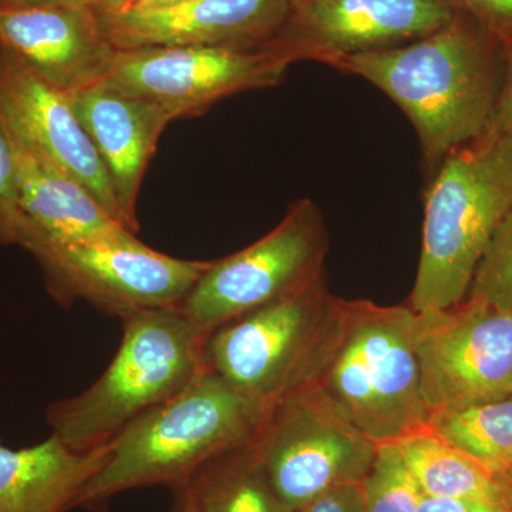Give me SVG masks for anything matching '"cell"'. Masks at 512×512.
I'll list each match as a JSON object with an SVG mask.
<instances>
[{
    "mask_svg": "<svg viewBox=\"0 0 512 512\" xmlns=\"http://www.w3.org/2000/svg\"><path fill=\"white\" fill-rule=\"evenodd\" d=\"M454 0H293L284 29L268 47L292 63L332 64L346 56L383 52L448 25Z\"/></svg>",
    "mask_w": 512,
    "mask_h": 512,
    "instance_id": "12",
    "label": "cell"
},
{
    "mask_svg": "<svg viewBox=\"0 0 512 512\" xmlns=\"http://www.w3.org/2000/svg\"><path fill=\"white\" fill-rule=\"evenodd\" d=\"M328 251L318 205L303 198L254 244L211 261L178 308L208 338L225 323L322 278Z\"/></svg>",
    "mask_w": 512,
    "mask_h": 512,
    "instance_id": "8",
    "label": "cell"
},
{
    "mask_svg": "<svg viewBox=\"0 0 512 512\" xmlns=\"http://www.w3.org/2000/svg\"><path fill=\"white\" fill-rule=\"evenodd\" d=\"M265 410L212 370L184 392L144 413L110 440V456L74 508L100 507L114 495L144 487L191 484L215 458L248 446Z\"/></svg>",
    "mask_w": 512,
    "mask_h": 512,
    "instance_id": "2",
    "label": "cell"
},
{
    "mask_svg": "<svg viewBox=\"0 0 512 512\" xmlns=\"http://www.w3.org/2000/svg\"><path fill=\"white\" fill-rule=\"evenodd\" d=\"M302 512H367L362 484L336 485L315 498Z\"/></svg>",
    "mask_w": 512,
    "mask_h": 512,
    "instance_id": "27",
    "label": "cell"
},
{
    "mask_svg": "<svg viewBox=\"0 0 512 512\" xmlns=\"http://www.w3.org/2000/svg\"><path fill=\"white\" fill-rule=\"evenodd\" d=\"M501 59H503V72H501L500 90L495 101L493 116L485 131L512 140V40L501 43Z\"/></svg>",
    "mask_w": 512,
    "mask_h": 512,
    "instance_id": "26",
    "label": "cell"
},
{
    "mask_svg": "<svg viewBox=\"0 0 512 512\" xmlns=\"http://www.w3.org/2000/svg\"><path fill=\"white\" fill-rule=\"evenodd\" d=\"M500 478L501 487H503L505 495V503L512 511V466Z\"/></svg>",
    "mask_w": 512,
    "mask_h": 512,
    "instance_id": "33",
    "label": "cell"
},
{
    "mask_svg": "<svg viewBox=\"0 0 512 512\" xmlns=\"http://www.w3.org/2000/svg\"><path fill=\"white\" fill-rule=\"evenodd\" d=\"M10 0H0V6L9 5Z\"/></svg>",
    "mask_w": 512,
    "mask_h": 512,
    "instance_id": "36",
    "label": "cell"
},
{
    "mask_svg": "<svg viewBox=\"0 0 512 512\" xmlns=\"http://www.w3.org/2000/svg\"><path fill=\"white\" fill-rule=\"evenodd\" d=\"M293 64L272 47H138L113 50L97 82L173 114L201 116L234 94L269 89Z\"/></svg>",
    "mask_w": 512,
    "mask_h": 512,
    "instance_id": "11",
    "label": "cell"
},
{
    "mask_svg": "<svg viewBox=\"0 0 512 512\" xmlns=\"http://www.w3.org/2000/svg\"><path fill=\"white\" fill-rule=\"evenodd\" d=\"M293 0H181L171 5L96 12L116 50L138 47H268L284 29Z\"/></svg>",
    "mask_w": 512,
    "mask_h": 512,
    "instance_id": "13",
    "label": "cell"
},
{
    "mask_svg": "<svg viewBox=\"0 0 512 512\" xmlns=\"http://www.w3.org/2000/svg\"><path fill=\"white\" fill-rule=\"evenodd\" d=\"M382 90L404 111L436 164L483 136L500 90L501 42L464 10L431 35L330 64Z\"/></svg>",
    "mask_w": 512,
    "mask_h": 512,
    "instance_id": "1",
    "label": "cell"
},
{
    "mask_svg": "<svg viewBox=\"0 0 512 512\" xmlns=\"http://www.w3.org/2000/svg\"><path fill=\"white\" fill-rule=\"evenodd\" d=\"M28 252L42 269L47 292L64 308L84 301L120 319L178 308L211 264L161 254L138 238L37 242Z\"/></svg>",
    "mask_w": 512,
    "mask_h": 512,
    "instance_id": "9",
    "label": "cell"
},
{
    "mask_svg": "<svg viewBox=\"0 0 512 512\" xmlns=\"http://www.w3.org/2000/svg\"><path fill=\"white\" fill-rule=\"evenodd\" d=\"M121 322L119 349L99 379L46 409L50 430L73 450L109 443L138 417L184 392L208 369L207 336L180 308L148 309Z\"/></svg>",
    "mask_w": 512,
    "mask_h": 512,
    "instance_id": "3",
    "label": "cell"
},
{
    "mask_svg": "<svg viewBox=\"0 0 512 512\" xmlns=\"http://www.w3.org/2000/svg\"><path fill=\"white\" fill-rule=\"evenodd\" d=\"M158 0H117L116 5L106 12H128V10L148 8Z\"/></svg>",
    "mask_w": 512,
    "mask_h": 512,
    "instance_id": "31",
    "label": "cell"
},
{
    "mask_svg": "<svg viewBox=\"0 0 512 512\" xmlns=\"http://www.w3.org/2000/svg\"><path fill=\"white\" fill-rule=\"evenodd\" d=\"M376 446L313 383L269 406L251 441L276 494L298 512L336 485L362 483Z\"/></svg>",
    "mask_w": 512,
    "mask_h": 512,
    "instance_id": "7",
    "label": "cell"
},
{
    "mask_svg": "<svg viewBox=\"0 0 512 512\" xmlns=\"http://www.w3.org/2000/svg\"><path fill=\"white\" fill-rule=\"evenodd\" d=\"M110 441L73 450L56 434L13 450L0 440V512H67L84 485L103 468Z\"/></svg>",
    "mask_w": 512,
    "mask_h": 512,
    "instance_id": "18",
    "label": "cell"
},
{
    "mask_svg": "<svg viewBox=\"0 0 512 512\" xmlns=\"http://www.w3.org/2000/svg\"><path fill=\"white\" fill-rule=\"evenodd\" d=\"M467 296L512 313V211L491 239Z\"/></svg>",
    "mask_w": 512,
    "mask_h": 512,
    "instance_id": "23",
    "label": "cell"
},
{
    "mask_svg": "<svg viewBox=\"0 0 512 512\" xmlns=\"http://www.w3.org/2000/svg\"><path fill=\"white\" fill-rule=\"evenodd\" d=\"M187 488L201 512H298L276 494L251 443L212 460Z\"/></svg>",
    "mask_w": 512,
    "mask_h": 512,
    "instance_id": "20",
    "label": "cell"
},
{
    "mask_svg": "<svg viewBox=\"0 0 512 512\" xmlns=\"http://www.w3.org/2000/svg\"><path fill=\"white\" fill-rule=\"evenodd\" d=\"M412 340L429 416L512 396V313L467 296L414 312Z\"/></svg>",
    "mask_w": 512,
    "mask_h": 512,
    "instance_id": "10",
    "label": "cell"
},
{
    "mask_svg": "<svg viewBox=\"0 0 512 512\" xmlns=\"http://www.w3.org/2000/svg\"><path fill=\"white\" fill-rule=\"evenodd\" d=\"M512 211V140L485 131L451 151L426 194L413 312L463 302L495 232Z\"/></svg>",
    "mask_w": 512,
    "mask_h": 512,
    "instance_id": "4",
    "label": "cell"
},
{
    "mask_svg": "<svg viewBox=\"0 0 512 512\" xmlns=\"http://www.w3.org/2000/svg\"><path fill=\"white\" fill-rule=\"evenodd\" d=\"M417 512H468V503L447 498H433L424 495Z\"/></svg>",
    "mask_w": 512,
    "mask_h": 512,
    "instance_id": "28",
    "label": "cell"
},
{
    "mask_svg": "<svg viewBox=\"0 0 512 512\" xmlns=\"http://www.w3.org/2000/svg\"><path fill=\"white\" fill-rule=\"evenodd\" d=\"M456 5L493 32L501 43L512 40V0H454Z\"/></svg>",
    "mask_w": 512,
    "mask_h": 512,
    "instance_id": "25",
    "label": "cell"
},
{
    "mask_svg": "<svg viewBox=\"0 0 512 512\" xmlns=\"http://www.w3.org/2000/svg\"><path fill=\"white\" fill-rule=\"evenodd\" d=\"M171 512H201L195 504L194 498L188 488L175 493V501Z\"/></svg>",
    "mask_w": 512,
    "mask_h": 512,
    "instance_id": "29",
    "label": "cell"
},
{
    "mask_svg": "<svg viewBox=\"0 0 512 512\" xmlns=\"http://www.w3.org/2000/svg\"><path fill=\"white\" fill-rule=\"evenodd\" d=\"M360 484L367 512H417L424 498L393 441L377 444L375 457Z\"/></svg>",
    "mask_w": 512,
    "mask_h": 512,
    "instance_id": "22",
    "label": "cell"
},
{
    "mask_svg": "<svg viewBox=\"0 0 512 512\" xmlns=\"http://www.w3.org/2000/svg\"><path fill=\"white\" fill-rule=\"evenodd\" d=\"M468 512H512L507 504L468 503Z\"/></svg>",
    "mask_w": 512,
    "mask_h": 512,
    "instance_id": "32",
    "label": "cell"
},
{
    "mask_svg": "<svg viewBox=\"0 0 512 512\" xmlns=\"http://www.w3.org/2000/svg\"><path fill=\"white\" fill-rule=\"evenodd\" d=\"M0 119L13 133L89 188L126 227L109 174L77 119L70 93L47 83L6 50H0Z\"/></svg>",
    "mask_w": 512,
    "mask_h": 512,
    "instance_id": "14",
    "label": "cell"
},
{
    "mask_svg": "<svg viewBox=\"0 0 512 512\" xmlns=\"http://www.w3.org/2000/svg\"><path fill=\"white\" fill-rule=\"evenodd\" d=\"M5 124V123H3ZM25 217L20 248L37 242H117L137 238L76 177L26 143L8 126Z\"/></svg>",
    "mask_w": 512,
    "mask_h": 512,
    "instance_id": "17",
    "label": "cell"
},
{
    "mask_svg": "<svg viewBox=\"0 0 512 512\" xmlns=\"http://www.w3.org/2000/svg\"><path fill=\"white\" fill-rule=\"evenodd\" d=\"M70 97L109 174L124 224L137 234L138 192L161 134L174 121L173 114L101 82L87 84Z\"/></svg>",
    "mask_w": 512,
    "mask_h": 512,
    "instance_id": "16",
    "label": "cell"
},
{
    "mask_svg": "<svg viewBox=\"0 0 512 512\" xmlns=\"http://www.w3.org/2000/svg\"><path fill=\"white\" fill-rule=\"evenodd\" d=\"M9 5H16V6H39V5L87 6V0H10Z\"/></svg>",
    "mask_w": 512,
    "mask_h": 512,
    "instance_id": "30",
    "label": "cell"
},
{
    "mask_svg": "<svg viewBox=\"0 0 512 512\" xmlns=\"http://www.w3.org/2000/svg\"><path fill=\"white\" fill-rule=\"evenodd\" d=\"M393 443L426 497L507 504L500 478L441 439L429 426Z\"/></svg>",
    "mask_w": 512,
    "mask_h": 512,
    "instance_id": "19",
    "label": "cell"
},
{
    "mask_svg": "<svg viewBox=\"0 0 512 512\" xmlns=\"http://www.w3.org/2000/svg\"><path fill=\"white\" fill-rule=\"evenodd\" d=\"M427 426L495 477L512 466V396L431 414Z\"/></svg>",
    "mask_w": 512,
    "mask_h": 512,
    "instance_id": "21",
    "label": "cell"
},
{
    "mask_svg": "<svg viewBox=\"0 0 512 512\" xmlns=\"http://www.w3.org/2000/svg\"><path fill=\"white\" fill-rule=\"evenodd\" d=\"M409 305L343 301L342 316L316 386L376 444L427 426Z\"/></svg>",
    "mask_w": 512,
    "mask_h": 512,
    "instance_id": "5",
    "label": "cell"
},
{
    "mask_svg": "<svg viewBox=\"0 0 512 512\" xmlns=\"http://www.w3.org/2000/svg\"><path fill=\"white\" fill-rule=\"evenodd\" d=\"M342 302L322 276L212 332L205 365L266 410L315 382L338 333Z\"/></svg>",
    "mask_w": 512,
    "mask_h": 512,
    "instance_id": "6",
    "label": "cell"
},
{
    "mask_svg": "<svg viewBox=\"0 0 512 512\" xmlns=\"http://www.w3.org/2000/svg\"><path fill=\"white\" fill-rule=\"evenodd\" d=\"M181 2V0H158V2L154 3V5L148 6V8H154V6H165L171 5V3ZM143 9V8H141Z\"/></svg>",
    "mask_w": 512,
    "mask_h": 512,
    "instance_id": "35",
    "label": "cell"
},
{
    "mask_svg": "<svg viewBox=\"0 0 512 512\" xmlns=\"http://www.w3.org/2000/svg\"><path fill=\"white\" fill-rule=\"evenodd\" d=\"M0 50L73 93L100 79L113 47L90 6H0Z\"/></svg>",
    "mask_w": 512,
    "mask_h": 512,
    "instance_id": "15",
    "label": "cell"
},
{
    "mask_svg": "<svg viewBox=\"0 0 512 512\" xmlns=\"http://www.w3.org/2000/svg\"><path fill=\"white\" fill-rule=\"evenodd\" d=\"M25 231L18 167L8 130L0 119V244L18 245Z\"/></svg>",
    "mask_w": 512,
    "mask_h": 512,
    "instance_id": "24",
    "label": "cell"
},
{
    "mask_svg": "<svg viewBox=\"0 0 512 512\" xmlns=\"http://www.w3.org/2000/svg\"><path fill=\"white\" fill-rule=\"evenodd\" d=\"M117 0H87V6L96 10V12H106L116 5Z\"/></svg>",
    "mask_w": 512,
    "mask_h": 512,
    "instance_id": "34",
    "label": "cell"
}]
</instances>
